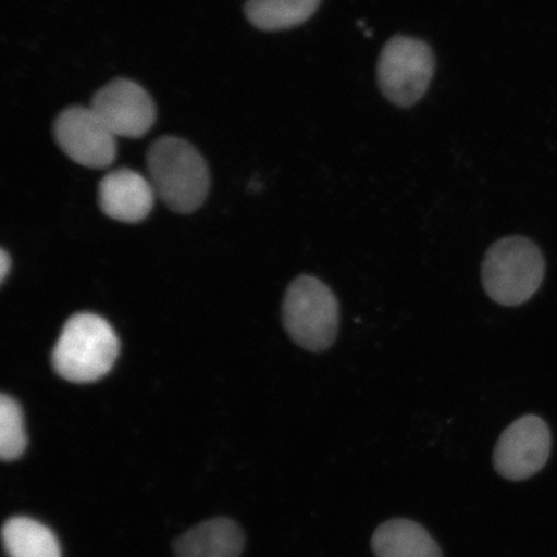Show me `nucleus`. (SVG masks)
<instances>
[{
  "mask_svg": "<svg viewBox=\"0 0 557 557\" xmlns=\"http://www.w3.org/2000/svg\"><path fill=\"white\" fill-rule=\"evenodd\" d=\"M244 533L235 521L219 518L195 525L174 542L176 557H239Z\"/></svg>",
  "mask_w": 557,
  "mask_h": 557,
  "instance_id": "10",
  "label": "nucleus"
},
{
  "mask_svg": "<svg viewBox=\"0 0 557 557\" xmlns=\"http://www.w3.org/2000/svg\"><path fill=\"white\" fill-rule=\"evenodd\" d=\"M435 72V55L421 39L396 35L382 48L377 79L381 92L400 108L413 107L426 95Z\"/></svg>",
  "mask_w": 557,
  "mask_h": 557,
  "instance_id": "5",
  "label": "nucleus"
},
{
  "mask_svg": "<svg viewBox=\"0 0 557 557\" xmlns=\"http://www.w3.org/2000/svg\"><path fill=\"white\" fill-rule=\"evenodd\" d=\"M60 149L76 164L103 170L116 158V136L92 109L70 107L53 124Z\"/></svg>",
  "mask_w": 557,
  "mask_h": 557,
  "instance_id": "6",
  "label": "nucleus"
},
{
  "mask_svg": "<svg viewBox=\"0 0 557 557\" xmlns=\"http://www.w3.org/2000/svg\"><path fill=\"white\" fill-rule=\"evenodd\" d=\"M90 109L116 137H143L157 120L156 103L148 90L123 78L97 90Z\"/></svg>",
  "mask_w": 557,
  "mask_h": 557,
  "instance_id": "8",
  "label": "nucleus"
},
{
  "mask_svg": "<svg viewBox=\"0 0 557 557\" xmlns=\"http://www.w3.org/2000/svg\"><path fill=\"white\" fill-rule=\"evenodd\" d=\"M552 451V434L537 416H524L508 426L494 449V468L500 476L520 482L535 475Z\"/></svg>",
  "mask_w": 557,
  "mask_h": 557,
  "instance_id": "7",
  "label": "nucleus"
},
{
  "mask_svg": "<svg viewBox=\"0 0 557 557\" xmlns=\"http://www.w3.org/2000/svg\"><path fill=\"white\" fill-rule=\"evenodd\" d=\"M149 180L158 198L180 214H189L203 206L211 176L200 152L183 138L157 139L148 151Z\"/></svg>",
  "mask_w": 557,
  "mask_h": 557,
  "instance_id": "1",
  "label": "nucleus"
},
{
  "mask_svg": "<svg viewBox=\"0 0 557 557\" xmlns=\"http://www.w3.org/2000/svg\"><path fill=\"white\" fill-rule=\"evenodd\" d=\"M283 324L292 341L305 350H329L338 334V299L320 278L298 276L285 292Z\"/></svg>",
  "mask_w": 557,
  "mask_h": 557,
  "instance_id": "4",
  "label": "nucleus"
},
{
  "mask_svg": "<svg viewBox=\"0 0 557 557\" xmlns=\"http://www.w3.org/2000/svg\"><path fill=\"white\" fill-rule=\"evenodd\" d=\"M541 249L524 236H507L487 249L482 264L486 295L498 305L519 306L531 299L545 277Z\"/></svg>",
  "mask_w": 557,
  "mask_h": 557,
  "instance_id": "3",
  "label": "nucleus"
},
{
  "mask_svg": "<svg viewBox=\"0 0 557 557\" xmlns=\"http://www.w3.org/2000/svg\"><path fill=\"white\" fill-rule=\"evenodd\" d=\"M322 0H247L244 13L256 29L282 32L309 21Z\"/></svg>",
  "mask_w": 557,
  "mask_h": 557,
  "instance_id": "12",
  "label": "nucleus"
},
{
  "mask_svg": "<svg viewBox=\"0 0 557 557\" xmlns=\"http://www.w3.org/2000/svg\"><path fill=\"white\" fill-rule=\"evenodd\" d=\"M372 546L377 557H442L431 535L409 520L382 524L373 535Z\"/></svg>",
  "mask_w": 557,
  "mask_h": 557,
  "instance_id": "11",
  "label": "nucleus"
},
{
  "mask_svg": "<svg viewBox=\"0 0 557 557\" xmlns=\"http://www.w3.org/2000/svg\"><path fill=\"white\" fill-rule=\"evenodd\" d=\"M120 354V339L107 320L95 313H76L62 330L52 352L60 377L74 383L99 381Z\"/></svg>",
  "mask_w": 557,
  "mask_h": 557,
  "instance_id": "2",
  "label": "nucleus"
},
{
  "mask_svg": "<svg viewBox=\"0 0 557 557\" xmlns=\"http://www.w3.org/2000/svg\"><path fill=\"white\" fill-rule=\"evenodd\" d=\"M156 197L150 180L129 169L109 172L99 185L101 211L125 224H137L148 218Z\"/></svg>",
  "mask_w": 557,
  "mask_h": 557,
  "instance_id": "9",
  "label": "nucleus"
},
{
  "mask_svg": "<svg viewBox=\"0 0 557 557\" xmlns=\"http://www.w3.org/2000/svg\"><path fill=\"white\" fill-rule=\"evenodd\" d=\"M11 269V259L9 253L2 249V253H0V278L2 282L5 281L7 275H9Z\"/></svg>",
  "mask_w": 557,
  "mask_h": 557,
  "instance_id": "15",
  "label": "nucleus"
},
{
  "mask_svg": "<svg viewBox=\"0 0 557 557\" xmlns=\"http://www.w3.org/2000/svg\"><path fill=\"white\" fill-rule=\"evenodd\" d=\"M2 534L10 557H61L58 537L37 520L24 517L7 520Z\"/></svg>",
  "mask_w": 557,
  "mask_h": 557,
  "instance_id": "13",
  "label": "nucleus"
},
{
  "mask_svg": "<svg viewBox=\"0 0 557 557\" xmlns=\"http://www.w3.org/2000/svg\"><path fill=\"white\" fill-rule=\"evenodd\" d=\"M27 445L23 410L11 396L0 398V457L15 461L24 455Z\"/></svg>",
  "mask_w": 557,
  "mask_h": 557,
  "instance_id": "14",
  "label": "nucleus"
}]
</instances>
